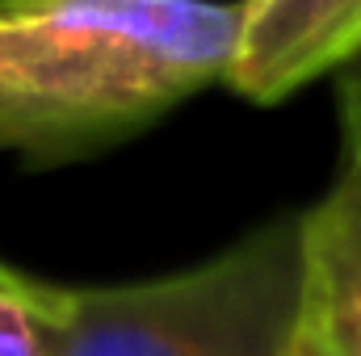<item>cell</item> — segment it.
Returning <instances> with one entry per match:
<instances>
[{
  "label": "cell",
  "mask_w": 361,
  "mask_h": 356,
  "mask_svg": "<svg viewBox=\"0 0 361 356\" xmlns=\"http://www.w3.org/2000/svg\"><path fill=\"white\" fill-rule=\"evenodd\" d=\"M298 327L361 336V155H345L336 184L298 214Z\"/></svg>",
  "instance_id": "4"
},
{
  "label": "cell",
  "mask_w": 361,
  "mask_h": 356,
  "mask_svg": "<svg viewBox=\"0 0 361 356\" xmlns=\"http://www.w3.org/2000/svg\"><path fill=\"white\" fill-rule=\"evenodd\" d=\"M361 51V0H240V42L227 84L277 105Z\"/></svg>",
  "instance_id": "3"
},
{
  "label": "cell",
  "mask_w": 361,
  "mask_h": 356,
  "mask_svg": "<svg viewBox=\"0 0 361 356\" xmlns=\"http://www.w3.org/2000/svg\"><path fill=\"white\" fill-rule=\"evenodd\" d=\"M286 356H361V336H328V331L294 327Z\"/></svg>",
  "instance_id": "7"
},
{
  "label": "cell",
  "mask_w": 361,
  "mask_h": 356,
  "mask_svg": "<svg viewBox=\"0 0 361 356\" xmlns=\"http://www.w3.org/2000/svg\"><path fill=\"white\" fill-rule=\"evenodd\" d=\"M240 4L0 0V151L63 164L227 84Z\"/></svg>",
  "instance_id": "1"
},
{
  "label": "cell",
  "mask_w": 361,
  "mask_h": 356,
  "mask_svg": "<svg viewBox=\"0 0 361 356\" xmlns=\"http://www.w3.org/2000/svg\"><path fill=\"white\" fill-rule=\"evenodd\" d=\"M336 96H341L345 155H361V51L336 72Z\"/></svg>",
  "instance_id": "6"
},
{
  "label": "cell",
  "mask_w": 361,
  "mask_h": 356,
  "mask_svg": "<svg viewBox=\"0 0 361 356\" xmlns=\"http://www.w3.org/2000/svg\"><path fill=\"white\" fill-rule=\"evenodd\" d=\"M298 293V214H281L180 272L72 285L63 356H286Z\"/></svg>",
  "instance_id": "2"
},
{
  "label": "cell",
  "mask_w": 361,
  "mask_h": 356,
  "mask_svg": "<svg viewBox=\"0 0 361 356\" xmlns=\"http://www.w3.org/2000/svg\"><path fill=\"white\" fill-rule=\"evenodd\" d=\"M72 285L0 260V356H63Z\"/></svg>",
  "instance_id": "5"
}]
</instances>
